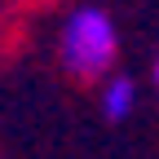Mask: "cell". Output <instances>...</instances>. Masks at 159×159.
<instances>
[{"mask_svg": "<svg viewBox=\"0 0 159 159\" xmlns=\"http://www.w3.org/2000/svg\"><path fill=\"white\" fill-rule=\"evenodd\" d=\"M115 53H119V31H115V22H111L106 9L80 5V9L66 13L62 35H57V57H62V66L75 80L111 75Z\"/></svg>", "mask_w": 159, "mask_h": 159, "instance_id": "6da1fadb", "label": "cell"}, {"mask_svg": "<svg viewBox=\"0 0 159 159\" xmlns=\"http://www.w3.org/2000/svg\"><path fill=\"white\" fill-rule=\"evenodd\" d=\"M150 75H155V89H159V57H155V71H150Z\"/></svg>", "mask_w": 159, "mask_h": 159, "instance_id": "3957f363", "label": "cell"}, {"mask_svg": "<svg viewBox=\"0 0 159 159\" xmlns=\"http://www.w3.org/2000/svg\"><path fill=\"white\" fill-rule=\"evenodd\" d=\"M102 111L111 124H119V119H128L137 111V84L128 75H106V84H102Z\"/></svg>", "mask_w": 159, "mask_h": 159, "instance_id": "7a4b0ae2", "label": "cell"}]
</instances>
